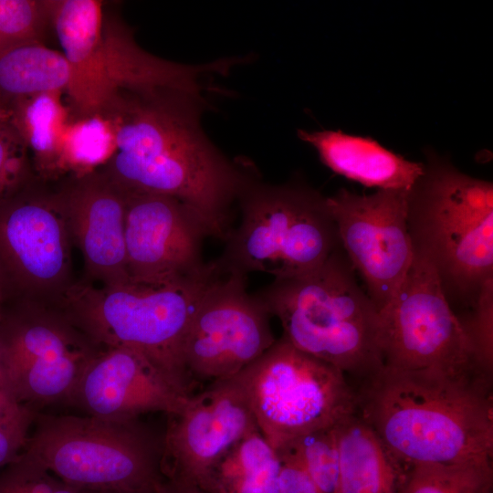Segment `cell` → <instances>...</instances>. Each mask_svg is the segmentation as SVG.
<instances>
[{
	"label": "cell",
	"instance_id": "cell-1",
	"mask_svg": "<svg viewBox=\"0 0 493 493\" xmlns=\"http://www.w3.org/2000/svg\"><path fill=\"white\" fill-rule=\"evenodd\" d=\"M202 95L161 89L122 94L108 111L117 150L108 178L126 193L173 197L225 240L232 205L253 173L225 157L201 124Z\"/></svg>",
	"mask_w": 493,
	"mask_h": 493
},
{
	"label": "cell",
	"instance_id": "cell-2",
	"mask_svg": "<svg viewBox=\"0 0 493 493\" xmlns=\"http://www.w3.org/2000/svg\"><path fill=\"white\" fill-rule=\"evenodd\" d=\"M492 373L382 367L355 386L357 414L405 466L493 458Z\"/></svg>",
	"mask_w": 493,
	"mask_h": 493
},
{
	"label": "cell",
	"instance_id": "cell-3",
	"mask_svg": "<svg viewBox=\"0 0 493 493\" xmlns=\"http://www.w3.org/2000/svg\"><path fill=\"white\" fill-rule=\"evenodd\" d=\"M278 319L282 338L352 379L383 367L379 311L341 247L315 269L273 279L256 295Z\"/></svg>",
	"mask_w": 493,
	"mask_h": 493
},
{
	"label": "cell",
	"instance_id": "cell-4",
	"mask_svg": "<svg viewBox=\"0 0 493 493\" xmlns=\"http://www.w3.org/2000/svg\"><path fill=\"white\" fill-rule=\"evenodd\" d=\"M51 25L70 68L67 89L81 116L107 113L128 92L161 89L202 95L203 79L239 58L185 65L152 55L123 26L106 25L97 0L51 1Z\"/></svg>",
	"mask_w": 493,
	"mask_h": 493
},
{
	"label": "cell",
	"instance_id": "cell-5",
	"mask_svg": "<svg viewBox=\"0 0 493 493\" xmlns=\"http://www.w3.org/2000/svg\"><path fill=\"white\" fill-rule=\"evenodd\" d=\"M222 272L216 260L193 274L159 282L129 279L68 293L70 320L98 344L144 354L184 394L193 393L182 359L191 320Z\"/></svg>",
	"mask_w": 493,
	"mask_h": 493
},
{
	"label": "cell",
	"instance_id": "cell-6",
	"mask_svg": "<svg viewBox=\"0 0 493 493\" xmlns=\"http://www.w3.org/2000/svg\"><path fill=\"white\" fill-rule=\"evenodd\" d=\"M414 254L432 264L446 299L475 302L493 278V185L429 157L407 192Z\"/></svg>",
	"mask_w": 493,
	"mask_h": 493
},
{
	"label": "cell",
	"instance_id": "cell-7",
	"mask_svg": "<svg viewBox=\"0 0 493 493\" xmlns=\"http://www.w3.org/2000/svg\"><path fill=\"white\" fill-rule=\"evenodd\" d=\"M237 203L240 222L216 259L225 271L294 278L315 269L341 247L327 197L310 187L265 184L253 173Z\"/></svg>",
	"mask_w": 493,
	"mask_h": 493
},
{
	"label": "cell",
	"instance_id": "cell-8",
	"mask_svg": "<svg viewBox=\"0 0 493 493\" xmlns=\"http://www.w3.org/2000/svg\"><path fill=\"white\" fill-rule=\"evenodd\" d=\"M23 452L80 491H131L164 480L159 440L135 419L36 416Z\"/></svg>",
	"mask_w": 493,
	"mask_h": 493
},
{
	"label": "cell",
	"instance_id": "cell-9",
	"mask_svg": "<svg viewBox=\"0 0 493 493\" xmlns=\"http://www.w3.org/2000/svg\"><path fill=\"white\" fill-rule=\"evenodd\" d=\"M236 377L258 431L276 452L357 413L348 377L282 337Z\"/></svg>",
	"mask_w": 493,
	"mask_h": 493
},
{
	"label": "cell",
	"instance_id": "cell-10",
	"mask_svg": "<svg viewBox=\"0 0 493 493\" xmlns=\"http://www.w3.org/2000/svg\"><path fill=\"white\" fill-rule=\"evenodd\" d=\"M379 315L383 367L407 371L480 368L437 273L425 258L414 254L404 283Z\"/></svg>",
	"mask_w": 493,
	"mask_h": 493
},
{
	"label": "cell",
	"instance_id": "cell-11",
	"mask_svg": "<svg viewBox=\"0 0 493 493\" xmlns=\"http://www.w3.org/2000/svg\"><path fill=\"white\" fill-rule=\"evenodd\" d=\"M246 286V275L222 269L194 313L182 349L192 392L236 376L277 341L271 315Z\"/></svg>",
	"mask_w": 493,
	"mask_h": 493
},
{
	"label": "cell",
	"instance_id": "cell-12",
	"mask_svg": "<svg viewBox=\"0 0 493 493\" xmlns=\"http://www.w3.org/2000/svg\"><path fill=\"white\" fill-rule=\"evenodd\" d=\"M408 191L358 194L341 188L327 197L341 248L379 312L398 292L414 259Z\"/></svg>",
	"mask_w": 493,
	"mask_h": 493
},
{
	"label": "cell",
	"instance_id": "cell-13",
	"mask_svg": "<svg viewBox=\"0 0 493 493\" xmlns=\"http://www.w3.org/2000/svg\"><path fill=\"white\" fill-rule=\"evenodd\" d=\"M161 468L165 480L203 485L214 466L258 430L236 376L211 383L168 414Z\"/></svg>",
	"mask_w": 493,
	"mask_h": 493
},
{
	"label": "cell",
	"instance_id": "cell-14",
	"mask_svg": "<svg viewBox=\"0 0 493 493\" xmlns=\"http://www.w3.org/2000/svg\"><path fill=\"white\" fill-rule=\"evenodd\" d=\"M73 326L40 315L0 336L6 378L23 405L34 410L33 405L72 403L85 370L100 351Z\"/></svg>",
	"mask_w": 493,
	"mask_h": 493
},
{
	"label": "cell",
	"instance_id": "cell-15",
	"mask_svg": "<svg viewBox=\"0 0 493 493\" xmlns=\"http://www.w3.org/2000/svg\"><path fill=\"white\" fill-rule=\"evenodd\" d=\"M123 193L130 279L159 282L196 273L205 267L202 245L209 235L195 213L171 196Z\"/></svg>",
	"mask_w": 493,
	"mask_h": 493
},
{
	"label": "cell",
	"instance_id": "cell-16",
	"mask_svg": "<svg viewBox=\"0 0 493 493\" xmlns=\"http://www.w3.org/2000/svg\"><path fill=\"white\" fill-rule=\"evenodd\" d=\"M187 396L144 354L112 347L88 365L71 404L89 415L127 420L148 412L174 413Z\"/></svg>",
	"mask_w": 493,
	"mask_h": 493
},
{
	"label": "cell",
	"instance_id": "cell-17",
	"mask_svg": "<svg viewBox=\"0 0 493 493\" xmlns=\"http://www.w3.org/2000/svg\"><path fill=\"white\" fill-rule=\"evenodd\" d=\"M68 231L63 198L26 200L0 218V246L27 284L49 288L68 276Z\"/></svg>",
	"mask_w": 493,
	"mask_h": 493
},
{
	"label": "cell",
	"instance_id": "cell-18",
	"mask_svg": "<svg viewBox=\"0 0 493 493\" xmlns=\"http://www.w3.org/2000/svg\"><path fill=\"white\" fill-rule=\"evenodd\" d=\"M68 229L89 273L104 285L130 279L125 253V194L108 177H83L63 198Z\"/></svg>",
	"mask_w": 493,
	"mask_h": 493
},
{
	"label": "cell",
	"instance_id": "cell-19",
	"mask_svg": "<svg viewBox=\"0 0 493 493\" xmlns=\"http://www.w3.org/2000/svg\"><path fill=\"white\" fill-rule=\"evenodd\" d=\"M320 161L335 173L378 190L408 191L424 173V163L411 162L371 138L341 131H298Z\"/></svg>",
	"mask_w": 493,
	"mask_h": 493
},
{
	"label": "cell",
	"instance_id": "cell-20",
	"mask_svg": "<svg viewBox=\"0 0 493 493\" xmlns=\"http://www.w3.org/2000/svg\"><path fill=\"white\" fill-rule=\"evenodd\" d=\"M340 473L338 493H397L409 467L355 414L335 426Z\"/></svg>",
	"mask_w": 493,
	"mask_h": 493
},
{
	"label": "cell",
	"instance_id": "cell-21",
	"mask_svg": "<svg viewBox=\"0 0 493 493\" xmlns=\"http://www.w3.org/2000/svg\"><path fill=\"white\" fill-rule=\"evenodd\" d=\"M70 68L63 54L41 42L21 43L0 48V112L10 117L25 100L66 91Z\"/></svg>",
	"mask_w": 493,
	"mask_h": 493
},
{
	"label": "cell",
	"instance_id": "cell-22",
	"mask_svg": "<svg viewBox=\"0 0 493 493\" xmlns=\"http://www.w3.org/2000/svg\"><path fill=\"white\" fill-rule=\"evenodd\" d=\"M279 457L258 430L237 442L201 486L208 493H279Z\"/></svg>",
	"mask_w": 493,
	"mask_h": 493
},
{
	"label": "cell",
	"instance_id": "cell-23",
	"mask_svg": "<svg viewBox=\"0 0 493 493\" xmlns=\"http://www.w3.org/2000/svg\"><path fill=\"white\" fill-rule=\"evenodd\" d=\"M61 93H41L22 101L9 120L29 148L39 170L57 171L59 142L68 121Z\"/></svg>",
	"mask_w": 493,
	"mask_h": 493
},
{
	"label": "cell",
	"instance_id": "cell-24",
	"mask_svg": "<svg viewBox=\"0 0 493 493\" xmlns=\"http://www.w3.org/2000/svg\"><path fill=\"white\" fill-rule=\"evenodd\" d=\"M116 150L115 126L109 115L81 116L68 121L63 131L57 171H72L85 177L108 164Z\"/></svg>",
	"mask_w": 493,
	"mask_h": 493
},
{
	"label": "cell",
	"instance_id": "cell-25",
	"mask_svg": "<svg viewBox=\"0 0 493 493\" xmlns=\"http://www.w3.org/2000/svg\"><path fill=\"white\" fill-rule=\"evenodd\" d=\"M397 493H493L492 460L412 465Z\"/></svg>",
	"mask_w": 493,
	"mask_h": 493
},
{
	"label": "cell",
	"instance_id": "cell-26",
	"mask_svg": "<svg viewBox=\"0 0 493 493\" xmlns=\"http://www.w3.org/2000/svg\"><path fill=\"white\" fill-rule=\"evenodd\" d=\"M335 426L304 435L290 442L320 493H338L340 459Z\"/></svg>",
	"mask_w": 493,
	"mask_h": 493
},
{
	"label": "cell",
	"instance_id": "cell-27",
	"mask_svg": "<svg viewBox=\"0 0 493 493\" xmlns=\"http://www.w3.org/2000/svg\"><path fill=\"white\" fill-rule=\"evenodd\" d=\"M51 24V1L0 0V48L40 42Z\"/></svg>",
	"mask_w": 493,
	"mask_h": 493
},
{
	"label": "cell",
	"instance_id": "cell-28",
	"mask_svg": "<svg viewBox=\"0 0 493 493\" xmlns=\"http://www.w3.org/2000/svg\"><path fill=\"white\" fill-rule=\"evenodd\" d=\"M0 493H82L25 454L0 470Z\"/></svg>",
	"mask_w": 493,
	"mask_h": 493
},
{
	"label": "cell",
	"instance_id": "cell-29",
	"mask_svg": "<svg viewBox=\"0 0 493 493\" xmlns=\"http://www.w3.org/2000/svg\"><path fill=\"white\" fill-rule=\"evenodd\" d=\"M471 310L458 317L470 341L477 365L493 373V278L482 286Z\"/></svg>",
	"mask_w": 493,
	"mask_h": 493
},
{
	"label": "cell",
	"instance_id": "cell-30",
	"mask_svg": "<svg viewBox=\"0 0 493 493\" xmlns=\"http://www.w3.org/2000/svg\"><path fill=\"white\" fill-rule=\"evenodd\" d=\"M27 147L10 120L0 123V198L22 179L26 166Z\"/></svg>",
	"mask_w": 493,
	"mask_h": 493
},
{
	"label": "cell",
	"instance_id": "cell-31",
	"mask_svg": "<svg viewBox=\"0 0 493 493\" xmlns=\"http://www.w3.org/2000/svg\"><path fill=\"white\" fill-rule=\"evenodd\" d=\"M277 453L279 457V493H320L292 444H288Z\"/></svg>",
	"mask_w": 493,
	"mask_h": 493
},
{
	"label": "cell",
	"instance_id": "cell-32",
	"mask_svg": "<svg viewBox=\"0 0 493 493\" xmlns=\"http://www.w3.org/2000/svg\"><path fill=\"white\" fill-rule=\"evenodd\" d=\"M36 416L35 411L20 404L13 393L6 378L0 350V423L27 435L28 428Z\"/></svg>",
	"mask_w": 493,
	"mask_h": 493
},
{
	"label": "cell",
	"instance_id": "cell-33",
	"mask_svg": "<svg viewBox=\"0 0 493 493\" xmlns=\"http://www.w3.org/2000/svg\"><path fill=\"white\" fill-rule=\"evenodd\" d=\"M27 437V435L0 423V470L19 456Z\"/></svg>",
	"mask_w": 493,
	"mask_h": 493
},
{
	"label": "cell",
	"instance_id": "cell-34",
	"mask_svg": "<svg viewBox=\"0 0 493 493\" xmlns=\"http://www.w3.org/2000/svg\"><path fill=\"white\" fill-rule=\"evenodd\" d=\"M169 493H208L201 487L183 481L165 480Z\"/></svg>",
	"mask_w": 493,
	"mask_h": 493
},
{
	"label": "cell",
	"instance_id": "cell-35",
	"mask_svg": "<svg viewBox=\"0 0 493 493\" xmlns=\"http://www.w3.org/2000/svg\"><path fill=\"white\" fill-rule=\"evenodd\" d=\"M82 493H169L165 479L154 486L131 491H82Z\"/></svg>",
	"mask_w": 493,
	"mask_h": 493
},
{
	"label": "cell",
	"instance_id": "cell-36",
	"mask_svg": "<svg viewBox=\"0 0 493 493\" xmlns=\"http://www.w3.org/2000/svg\"><path fill=\"white\" fill-rule=\"evenodd\" d=\"M9 118L0 112V123Z\"/></svg>",
	"mask_w": 493,
	"mask_h": 493
}]
</instances>
